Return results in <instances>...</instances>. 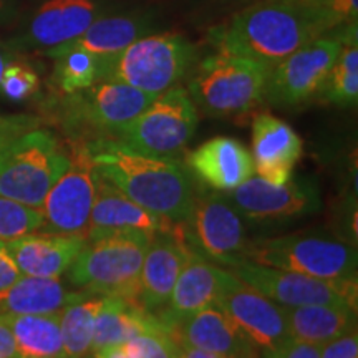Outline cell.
<instances>
[{
	"label": "cell",
	"instance_id": "25",
	"mask_svg": "<svg viewBox=\"0 0 358 358\" xmlns=\"http://www.w3.org/2000/svg\"><path fill=\"white\" fill-rule=\"evenodd\" d=\"M282 307L292 340L324 345L357 329V308L340 306Z\"/></svg>",
	"mask_w": 358,
	"mask_h": 358
},
{
	"label": "cell",
	"instance_id": "37",
	"mask_svg": "<svg viewBox=\"0 0 358 358\" xmlns=\"http://www.w3.org/2000/svg\"><path fill=\"white\" fill-rule=\"evenodd\" d=\"M20 275L19 268L13 264L12 257L8 256L6 241H0V290L12 285Z\"/></svg>",
	"mask_w": 358,
	"mask_h": 358
},
{
	"label": "cell",
	"instance_id": "40",
	"mask_svg": "<svg viewBox=\"0 0 358 358\" xmlns=\"http://www.w3.org/2000/svg\"><path fill=\"white\" fill-rule=\"evenodd\" d=\"M93 358H138L134 352L129 348L127 343H120V345H111L103 348V350L93 353Z\"/></svg>",
	"mask_w": 358,
	"mask_h": 358
},
{
	"label": "cell",
	"instance_id": "26",
	"mask_svg": "<svg viewBox=\"0 0 358 358\" xmlns=\"http://www.w3.org/2000/svg\"><path fill=\"white\" fill-rule=\"evenodd\" d=\"M15 342L17 358H64L60 315L0 312Z\"/></svg>",
	"mask_w": 358,
	"mask_h": 358
},
{
	"label": "cell",
	"instance_id": "14",
	"mask_svg": "<svg viewBox=\"0 0 358 358\" xmlns=\"http://www.w3.org/2000/svg\"><path fill=\"white\" fill-rule=\"evenodd\" d=\"M66 96L69 124L100 134H113L145 111L158 95L115 80H98L92 87Z\"/></svg>",
	"mask_w": 358,
	"mask_h": 358
},
{
	"label": "cell",
	"instance_id": "32",
	"mask_svg": "<svg viewBox=\"0 0 358 358\" xmlns=\"http://www.w3.org/2000/svg\"><path fill=\"white\" fill-rule=\"evenodd\" d=\"M40 78L32 66L20 58L13 60L3 70L0 78V93L12 101H24L38 92Z\"/></svg>",
	"mask_w": 358,
	"mask_h": 358
},
{
	"label": "cell",
	"instance_id": "43",
	"mask_svg": "<svg viewBox=\"0 0 358 358\" xmlns=\"http://www.w3.org/2000/svg\"><path fill=\"white\" fill-rule=\"evenodd\" d=\"M82 358H93V357H88V355H87V357H82Z\"/></svg>",
	"mask_w": 358,
	"mask_h": 358
},
{
	"label": "cell",
	"instance_id": "2",
	"mask_svg": "<svg viewBox=\"0 0 358 358\" xmlns=\"http://www.w3.org/2000/svg\"><path fill=\"white\" fill-rule=\"evenodd\" d=\"M85 146L98 174L141 208L178 224L189 217L198 192L176 159L136 153L113 138H95Z\"/></svg>",
	"mask_w": 358,
	"mask_h": 358
},
{
	"label": "cell",
	"instance_id": "39",
	"mask_svg": "<svg viewBox=\"0 0 358 358\" xmlns=\"http://www.w3.org/2000/svg\"><path fill=\"white\" fill-rule=\"evenodd\" d=\"M171 355H173V358H227V357L217 355V353L201 350V348L181 345V343H176V342H174V345H173Z\"/></svg>",
	"mask_w": 358,
	"mask_h": 358
},
{
	"label": "cell",
	"instance_id": "1",
	"mask_svg": "<svg viewBox=\"0 0 358 358\" xmlns=\"http://www.w3.org/2000/svg\"><path fill=\"white\" fill-rule=\"evenodd\" d=\"M332 32L306 0H259L213 27L208 37L226 55L256 62L272 70L290 53Z\"/></svg>",
	"mask_w": 358,
	"mask_h": 358
},
{
	"label": "cell",
	"instance_id": "21",
	"mask_svg": "<svg viewBox=\"0 0 358 358\" xmlns=\"http://www.w3.org/2000/svg\"><path fill=\"white\" fill-rule=\"evenodd\" d=\"M168 334L181 345L201 348L227 358L259 357L257 348L217 306H209L186 317L168 329Z\"/></svg>",
	"mask_w": 358,
	"mask_h": 358
},
{
	"label": "cell",
	"instance_id": "18",
	"mask_svg": "<svg viewBox=\"0 0 358 358\" xmlns=\"http://www.w3.org/2000/svg\"><path fill=\"white\" fill-rule=\"evenodd\" d=\"M85 243V234L34 231L6 241V248L22 275L58 279L66 274Z\"/></svg>",
	"mask_w": 358,
	"mask_h": 358
},
{
	"label": "cell",
	"instance_id": "28",
	"mask_svg": "<svg viewBox=\"0 0 358 358\" xmlns=\"http://www.w3.org/2000/svg\"><path fill=\"white\" fill-rule=\"evenodd\" d=\"M322 101L338 106H355L358 100V29L357 24L342 29V48L332 69L317 92Z\"/></svg>",
	"mask_w": 358,
	"mask_h": 358
},
{
	"label": "cell",
	"instance_id": "42",
	"mask_svg": "<svg viewBox=\"0 0 358 358\" xmlns=\"http://www.w3.org/2000/svg\"><path fill=\"white\" fill-rule=\"evenodd\" d=\"M19 58V53L13 52L7 43H0V78H2L3 70L8 64H12L13 60Z\"/></svg>",
	"mask_w": 358,
	"mask_h": 358
},
{
	"label": "cell",
	"instance_id": "8",
	"mask_svg": "<svg viewBox=\"0 0 358 358\" xmlns=\"http://www.w3.org/2000/svg\"><path fill=\"white\" fill-rule=\"evenodd\" d=\"M199 116L194 101L182 87H173L151 101L136 118L111 134L136 153L171 158L194 136Z\"/></svg>",
	"mask_w": 358,
	"mask_h": 358
},
{
	"label": "cell",
	"instance_id": "6",
	"mask_svg": "<svg viewBox=\"0 0 358 358\" xmlns=\"http://www.w3.org/2000/svg\"><path fill=\"white\" fill-rule=\"evenodd\" d=\"M69 164L70 150H65L52 131L35 128L0 153V196L42 208Z\"/></svg>",
	"mask_w": 358,
	"mask_h": 358
},
{
	"label": "cell",
	"instance_id": "17",
	"mask_svg": "<svg viewBox=\"0 0 358 358\" xmlns=\"http://www.w3.org/2000/svg\"><path fill=\"white\" fill-rule=\"evenodd\" d=\"M189 254L191 248L185 241L182 222L153 236L138 280V301L145 310L155 313L166 306Z\"/></svg>",
	"mask_w": 358,
	"mask_h": 358
},
{
	"label": "cell",
	"instance_id": "34",
	"mask_svg": "<svg viewBox=\"0 0 358 358\" xmlns=\"http://www.w3.org/2000/svg\"><path fill=\"white\" fill-rule=\"evenodd\" d=\"M40 127H42V118L35 115H0V153L22 134Z\"/></svg>",
	"mask_w": 358,
	"mask_h": 358
},
{
	"label": "cell",
	"instance_id": "29",
	"mask_svg": "<svg viewBox=\"0 0 358 358\" xmlns=\"http://www.w3.org/2000/svg\"><path fill=\"white\" fill-rule=\"evenodd\" d=\"M103 303V295L83 292L58 312L64 358H82L92 353L95 319Z\"/></svg>",
	"mask_w": 358,
	"mask_h": 358
},
{
	"label": "cell",
	"instance_id": "20",
	"mask_svg": "<svg viewBox=\"0 0 358 358\" xmlns=\"http://www.w3.org/2000/svg\"><path fill=\"white\" fill-rule=\"evenodd\" d=\"M302 140L292 127L271 113L252 120L254 173L272 185H284L302 156Z\"/></svg>",
	"mask_w": 358,
	"mask_h": 358
},
{
	"label": "cell",
	"instance_id": "30",
	"mask_svg": "<svg viewBox=\"0 0 358 358\" xmlns=\"http://www.w3.org/2000/svg\"><path fill=\"white\" fill-rule=\"evenodd\" d=\"M45 55L55 60L53 83L65 95H71L80 90L92 87L100 80L101 57L80 50V48L66 47V45L50 48L45 52Z\"/></svg>",
	"mask_w": 358,
	"mask_h": 358
},
{
	"label": "cell",
	"instance_id": "15",
	"mask_svg": "<svg viewBox=\"0 0 358 358\" xmlns=\"http://www.w3.org/2000/svg\"><path fill=\"white\" fill-rule=\"evenodd\" d=\"M243 219L256 222L285 221L319 209V191L307 181L272 185L259 176H250L226 194Z\"/></svg>",
	"mask_w": 358,
	"mask_h": 358
},
{
	"label": "cell",
	"instance_id": "41",
	"mask_svg": "<svg viewBox=\"0 0 358 358\" xmlns=\"http://www.w3.org/2000/svg\"><path fill=\"white\" fill-rule=\"evenodd\" d=\"M17 13V0H0V25L10 22Z\"/></svg>",
	"mask_w": 358,
	"mask_h": 358
},
{
	"label": "cell",
	"instance_id": "35",
	"mask_svg": "<svg viewBox=\"0 0 358 358\" xmlns=\"http://www.w3.org/2000/svg\"><path fill=\"white\" fill-rule=\"evenodd\" d=\"M320 358H358L357 329L319 347Z\"/></svg>",
	"mask_w": 358,
	"mask_h": 358
},
{
	"label": "cell",
	"instance_id": "12",
	"mask_svg": "<svg viewBox=\"0 0 358 358\" xmlns=\"http://www.w3.org/2000/svg\"><path fill=\"white\" fill-rule=\"evenodd\" d=\"M98 171L85 143L71 146L70 164L42 204L43 229L87 236Z\"/></svg>",
	"mask_w": 358,
	"mask_h": 358
},
{
	"label": "cell",
	"instance_id": "27",
	"mask_svg": "<svg viewBox=\"0 0 358 358\" xmlns=\"http://www.w3.org/2000/svg\"><path fill=\"white\" fill-rule=\"evenodd\" d=\"M150 32L151 20L145 15H101L80 37L64 45L108 58Z\"/></svg>",
	"mask_w": 358,
	"mask_h": 358
},
{
	"label": "cell",
	"instance_id": "5",
	"mask_svg": "<svg viewBox=\"0 0 358 358\" xmlns=\"http://www.w3.org/2000/svg\"><path fill=\"white\" fill-rule=\"evenodd\" d=\"M267 66L226 53L203 58L187 80V93L208 116L249 113L264 101Z\"/></svg>",
	"mask_w": 358,
	"mask_h": 358
},
{
	"label": "cell",
	"instance_id": "16",
	"mask_svg": "<svg viewBox=\"0 0 358 358\" xmlns=\"http://www.w3.org/2000/svg\"><path fill=\"white\" fill-rule=\"evenodd\" d=\"M101 15V6L95 0H48L34 13L24 32L7 45L17 53H45L80 37Z\"/></svg>",
	"mask_w": 358,
	"mask_h": 358
},
{
	"label": "cell",
	"instance_id": "22",
	"mask_svg": "<svg viewBox=\"0 0 358 358\" xmlns=\"http://www.w3.org/2000/svg\"><path fill=\"white\" fill-rule=\"evenodd\" d=\"M186 166L204 186L217 192H229L254 174L252 156L234 138L219 136L191 151Z\"/></svg>",
	"mask_w": 358,
	"mask_h": 358
},
{
	"label": "cell",
	"instance_id": "7",
	"mask_svg": "<svg viewBox=\"0 0 358 358\" xmlns=\"http://www.w3.org/2000/svg\"><path fill=\"white\" fill-rule=\"evenodd\" d=\"M245 261L330 280L357 279L355 245L329 234L295 232L248 243Z\"/></svg>",
	"mask_w": 358,
	"mask_h": 358
},
{
	"label": "cell",
	"instance_id": "11",
	"mask_svg": "<svg viewBox=\"0 0 358 358\" xmlns=\"http://www.w3.org/2000/svg\"><path fill=\"white\" fill-rule=\"evenodd\" d=\"M342 29L306 43L268 71L264 101L285 108L315 96L342 48Z\"/></svg>",
	"mask_w": 358,
	"mask_h": 358
},
{
	"label": "cell",
	"instance_id": "36",
	"mask_svg": "<svg viewBox=\"0 0 358 358\" xmlns=\"http://www.w3.org/2000/svg\"><path fill=\"white\" fill-rule=\"evenodd\" d=\"M264 358H320V352L317 345L290 338L277 350L264 352Z\"/></svg>",
	"mask_w": 358,
	"mask_h": 358
},
{
	"label": "cell",
	"instance_id": "24",
	"mask_svg": "<svg viewBox=\"0 0 358 358\" xmlns=\"http://www.w3.org/2000/svg\"><path fill=\"white\" fill-rule=\"evenodd\" d=\"M163 327L155 313L145 310L134 299L110 295L103 297V303L95 319L92 355L111 345L128 342L140 334L155 332Z\"/></svg>",
	"mask_w": 358,
	"mask_h": 358
},
{
	"label": "cell",
	"instance_id": "19",
	"mask_svg": "<svg viewBox=\"0 0 358 358\" xmlns=\"http://www.w3.org/2000/svg\"><path fill=\"white\" fill-rule=\"evenodd\" d=\"M176 226L178 222L141 208L98 174L87 239H95L120 231H143L153 237L158 232L169 231Z\"/></svg>",
	"mask_w": 358,
	"mask_h": 358
},
{
	"label": "cell",
	"instance_id": "23",
	"mask_svg": "<svg viewBox=\"0 0 358 358\" xmlns=\"http://www.w3.org/2000/svg\"><path fill=\"white\" fill-rule=\"evenodd\" d=\"M221 266H216L191 250L189 257L179 272L166 306L155 312L164 329H171L178 322L206 307L216 306L219 287H221Z\"/></svg>",
	"mask_w": 358,
	"mask_h": 358
},
{
	"label": "cell",
	"instance_id": "13",
	"mask_svg": "<svg viewBox=\"0 0 358 358\" xmlns=\"http://www.w3.org/2000/svg\"><path fill=\"white\" fill-rule=\"evenodd\" d=\"M216 306L262 352L277 350L290 340L287 322L279 303L226 268H222Z\"/></svg>",
	"mask_w": 358,
	"mask_h": 358
},
{
	"label": "cell",
	"instance_id": "33",
	"mask_svg": "<svg viewBox=\"0 0 358 358\" xmlns=\"http://www.w3.org/2000/svg\"><path fill=\"white\" fill-rule=\"evenodd\" d=\"M319 10L330 30L357 24L358 0H306Z\"/></svg>",
	"mask_w": 358,
	"mask_h": 358
},
{
	"label": "cell",
	"instance_id": "3",
	"mask_svg": "<svg viewBox=\"0 0 358 358\" xmlns=\"http://www.w3.org/2000/svg\"><path fill=\"white\" fill-rule=\"evenodd\" d=\"M151 239L143 231H120L87 239L66 271L69 282L88 294L138 301V280Z\"/></svg>",
	"mask_w": 358,
	"mask_h": 358
},
{
	"label": "cell",
	"instance_id": "31",
	"mask_svg": "<svg viewBox=\"0 0 358 358\" xmlns=\"http://www.w3.org/2000/svg\"><path fill=\"white\" fill-rule=\"evenodd\" d=\"M43 227L40 208L20 204L0 196V241H10Z\"/></svg>",
	"mask_w": 358,
	"mask_h": 358
},
{
	"label": "cell",
	"instance_id": "44",
	"mask_svg": "<svg viewBox=\"0 0 358 358\" xmlns=\"http://www.w3.org/2000/svg\"><path fill=\"white\" fill-rule=\"evenodd\" d=\"M256 358H259V357H256Z\"/></svg>",
	"mask_w": 358,
	"mask_h": 358
},
{
	"label": "cell",
	"instance_id": "38",
	"mask_svg": "<svg viewBox=\"0 0 358 358\" xmlns=\"http://www.w3.org/2000/svg\"><path fill=\"white\" fill-rule=\"evenodd\" d=\"M0 358H17L13 335L2 315H0Z\"/></svg>",
	"mask_w": 358,
	"mask_h": 358
},
{
	"label": "cell",
	"instance_id": "4",
	"mask_svg": "<svg viewBox=\"0 0 358 358\" xmlns=\"http://www.w3.org/2000/svg\"><path fill=\"white\" fill-rule=\"evenodd\" d=\"M196 47L181 34H150L113 57L103 58L100 80H115L161 95L192 66Z\"/></svg>",
	"mask_w": 358,
	"mask_h": 358
},
{
	"label": "cell",
	"instance_id": "10",
	"mask_svg": "<svg viewBox=\"0 0 358 358\" xmlns=\"http://www.w3.org/2000/svg\"><path fill=\"white\" fill-rule=\"evenodd\" d=\"M182 234L192 252L229 268L243 261L248 248L244 219L221 192H199Z\"/></svg>",
	"mask_w": 358,
	"mask_h": 358
},
{
	"label": "cell",
	"instance_id": "9",
	"mask_svg": "<svg viewBox=\"0 0 358 358\" xmlns=\"http://www.w3.org/2000/svg\"><path fill=\"white\" fill-rule=\"evenodd\" d=\"M229 271L279 306H340L357 308V279H319L301 272L261 266L245 259L231 266Z\"/></svg>",
	"mask_w": 358,
	"mask_h": 358
}]
</instances>
